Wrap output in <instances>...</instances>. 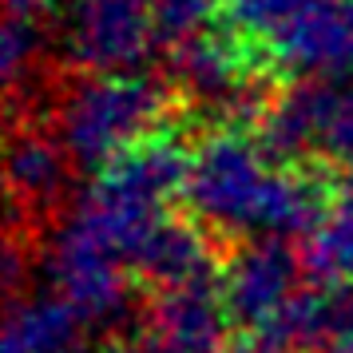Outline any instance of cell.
Returning a JSON list of instances; mask_svg holds the SVG:
<instances>
[{"mask_svg":"<svg viewBox=\"0 0 353 353\" xmlns=\"http://www.w3.org/2000/svg\"><path fill=\"white\" fill-rule=\"evenodd\" d=\"M183 199L194 223L230 239H298L330 214L314 167L278 159L242 123H219L191 147Z\"/></svg>","mask_w":353,"mask_h":353,"instance_id":"cell-1","label":"cell"},{"mask_svg":"<svg viewBox=\"0 0 353 353\" xmlns=\"http://www.w3.org/2000/svg\"><path fill=\"white\" fill-rule=\"evenodd\" d=\"M175 108V88L139 72H83L56 99V135L76 167L103 171L119 155L159 135Z\"/></svg>","mask_w":353,"mask_h":353,"instance_id":"cell-2","label":"cell"},{"mask_svg":"<svg viewBox=\"0 0 353 353\" xmlns=\"http://www.w3.org/2000/svg\"><path fill=\"white\" fill-rule=\"evenodd\" d=\"M187 163H191V147L159 131L135 151L108 163L103 171H96L92 187L76 199L68 219L92 230L131 266L147 234L167 219V203L183 194Z\"/></svg>","mask_w":353,"mask_h":353,"instance_id":"cell-3","label":"cell"},{"mask_svg":"<svg viewBox=\"0 0 353 353\" xmlns=\"http://www.w3.org/2000/svg\"><path fill=\"white\" fill-rule=\"evenodd\" d=\"M258 135L278 159L353 167V80H298L266 103Z\"/></svg>","mask_w":353,"mask_h":353,"instance_id":"cell-4","label":"cell"},{"mask_svg":"<svg viewBox=\"0 0 353 353\" xmlns=\"http://www.w3.org/2000/svg\"><path fill=\"white\" fill-rule=\"evenodd\" d=\"M258 60L230 28H207L175 44L171 76L175 92L219 115V123H239V115H262L270 99H258Z\"/></svg>","mask_w":353,"mask_h":353,"instance_id":"cell-5","label":"cell"},{"mask_svg":"<svg viewBox=\"0 0 353 353\" xmlns=\"http://www.w3.org/2000/svg\"><path fill=\"white\" fill-rule=\"evenodd\" d=\"M151 0H68L64 52L80 72H139L159 44Z\"/></svg>","mask_w":353,"mask_h":353,"instance_id":"cell-6","label":"cell"},{"mask_svg":"<svg viewBox=\"0 0 353 353\" xmlns=\"http://www.w3.org/2000/svg\"><path fill=\"white\" fill-rule=\"evenodd\" d=\"M44 270L52 294L64 298L83 321H108L128 302V262L76 219H68L56 230Z\"/></svg>","mask_w":353,"mask_h":353,"instance_id":"cell-7","label":"cell"},{"mask_svg":"<svg viewBox=\"0 0 353 353\" xmlns=\"http://www.w3.org/2000/svg\"><path fill=\"white\" fill-rule=\"evenodd\" d=\"M302 266L305 258L294 254L286 239H254L250 246H242L219 274V290L230 310V321L254 334L270 318H278V310L302 290L298 286Z\"/></svg>","mask_w":353,"mask_h":353,"instance_id":"cell-8","label":"cell"},{"mask_svg":"<svg viewBox=\"0 0 353 353\" xmlns=\"http://www.w3.org/2000/svg\"><path fill=\"white\" fill-rule=\"evenodd\" d=\"M226 325L230 310L223 302V290L214 282H203V286L159 290L147 334L159 337L167 353H223Z\"/></svg>","mask_w":353,"mask_h":353,"instance_id":"cell-9","label":"cell"},{"mask_svg":"<svg viewBox=\"0 0 353 353\" xmlns=\"http://www.w3.org/2000/svg\"><path fill=\"white\" fill-rule=\"evenodd\" d=\"M131 270H139L159 290H179V286L214 282L219 262H214V246L207 239V226L194 223V219H171L167 214L139 246Z\"/></svg>","mask_w":353,"mask_h":353,"instance_id":"cell-10","label":"cell"},{"mask_svg":"<svg viewBox=\"0 0 353 353\" xmlns=\"http://www.w3.org/2000/svg\"><path fill=\"white\" fill-rule=\"evenodd\" d=\"M76 163L60 135L44 128H17L8 139V187L20 210H48L64 199L68 171Z\"/></svg>","mask_w":353,"mask_h":353,"instance_id":"cell-11","label":"cell"},{"mask_svg":"<svg viewBox=\"0 0 353 353\" xmlns=\"http://www.w3.org/2000/svg\"><path fill=\"white\" fill-rule=\"evenodd\" d=\"M83 318L56 294L12 298L4 325V353H76Z\"/></svg>","mask_w":353,"mask_h":353,"instance_id":"cell-12","label":"cell"},{"mask_svg":"<svg viewBox=\"0 0 353 353\" xmlns=\"http://www.w3.org/2000/svg\"><path fill=\"white\" fill-rule=\"evenodd\" d=\"M305 270L318 282H353V167H345V179L330 199L325 223L310 234L305 246Z\"/></svg>","mask_w":353,"mask_h":353,"instance_id":"cell-13","label":"cell"},{"mask_svg":"<svg viewBox=\"0 0 353 353\" xmlns=\"http://www.w3.org/2000/svg\"><path fill=\"white\" fill-rule=\"evenodd\" d=\"M314 0H223V24L262 60Z\"/></svg>","mask_w":353,"mask_h":353,"instance_id":"cell-14","label":"cell"},{"mask_svg":"<svg viewBox=\"0 0 353 353\" xmlns=\"http://www.w3.org/2000/svg\"><path fill=\"white\" fill-rule=\"evenodd\" d=\"M155 24L167 44H183L191 36L207 32L214 17H223V0H151Z\"/></svg>","mask_w":353,"mask_h":353,"instance_id":"cell-15","label":"cell"},{"mask_svg":"<svg viewBox=\"0 0 353 353\" xmlns=\"http://www.w3.org/2000/svg\"><path fill=\"white\" fill-rule=\"evenodd\" d=\"M330 353H353V282L334 286V334H330Z\"/></svg>","mask_w":353,"mask_h":353,"instance_id":"cell-16","label":"cell"},{"mask_svg":"<svg viewBox=\"0 0 353 353\" xmlns=\"http://www.w3.org/2000/svg\"><path fill=\"white\" fill-rule=\"evenodd\" d=\"M115 353H167V350L159 345L155 334H139V337H131V341H123V345H115Z\"/></svg>","mask_w":353,"mask_h":353,"instance_id":"cell-17","label":"cell"},{"mask_svg":"<svg viewBox=\"0 0 353 353\" xmlns=\"http://www.w3.org/2000/svg\"><path fill=\"white\" fill-rule=\"evenodd\" d=\"M239 353H258V350H250V345H246V350H239Z\"/></svg>","mask_w":353,"mask_h":353,"instance_id":"cell-18","label":"cell"},{"mask_svg":"<svg viewBox=\"0 0 353 353\" xmlns=\"http://www.w3.org/2000/svg\"><path fill=\"white\" fill-rule=\"evenodd\" d=\"M345 4H350V17H353V0H345Z\"/></svg>","mask_w":353,"mask_h":353,"instance_id":"cell-19","label":"cell"}]
</instances>
